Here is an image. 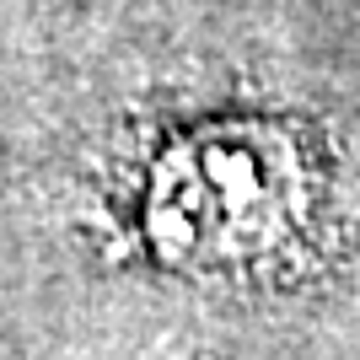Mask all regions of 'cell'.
<instances>
[{"label": "cell", "instance_id": "1", "mask_svg": "<svg viewBox=\"0 0 360 360\" xmlns=\"http://www.w3.org/2000/svg\"><path fill=\"white\" fill-rule=\"evenodd\" d=\"M290 150L264 129H226L172 150L162 178L150 183V231L172 253L237 258L290 226Z\"/></svg>", "mask_w": 360, "mask_h": 360}]
</instances>
